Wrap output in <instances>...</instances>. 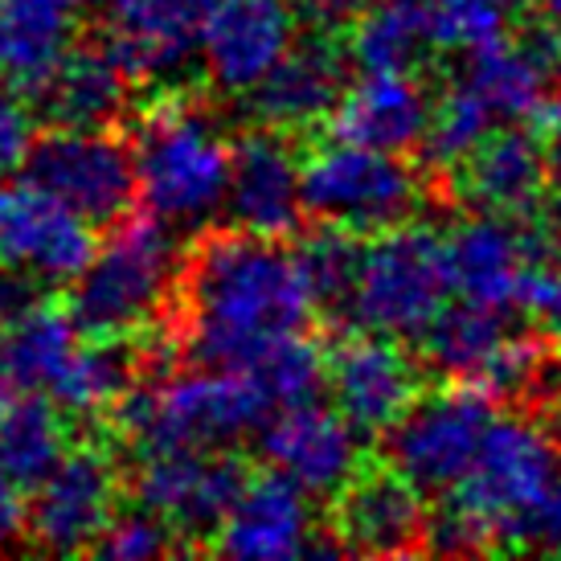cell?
Here are the masks:
<instances>
[{"label": "cell", "instance_id": "obj_32", "mask_svg": "<svg viewBox=\"0 0 561 561\" xmlns=\"http://www.w3.org/2000/svg\"><path fill=\"white\" fill-rule=\"evenodd\" d=\"M492 127H496V119L483 111V103L463 82L455 79L438 99H431V124H426L422 148L438 169H455Z\"/></svg>", "mask_w": 561, "mask_h": 561}, {"label": "cell", "instance_id": "obj_40", "mask_svg": "<svg viewBox=\"0 0 561 561\" xmlns=\"http://www.w3.org/2000/svg\"><path fill=\"white\" fill-rule=\"evenodd\" d=\"M25 533V500H21V483H13L0 471V553L13 546Z\"/></svg>", "mask_w": 561, "mask_h": 561}, {"label": "cell", "instance_id": "obj_14", "mask_svg": "<svg viewBox=\"0 0 561 561\" xmlns=\"http://www.w3.org/2000/svg\"><path fill=\"white\" fill-rule=\"evenodd\" d=\"M324 386L348 426L386 435L422 393V369L393 336L353 332L324 357Z\"/></svg>", "mask_w": 561, "mask_h": 561}, {"label": "cell", "instance_id": "obj_31", "mask_svg": "<svg viewBox=\"0 0 561 561\" xmlns=\"http://www.w3.org/2000/svg\"><path fill=\"white\" fill-rule=\"evenodd\" d=\"M136 365L140 357L127 353L124 341H103V336H82L79 353L66 369L62 386L49 402L70 414H103L115 410V402L136 386Z\"/></svg>", "mask_w": 561, "mask_h": 561}, {"label": "cell", "instance_id": "obj_6", "mask_svg": "<svg viewBox=\"0 0 561 561\" xmlns=\"http://www.w3.org/2000/svg\"><path fill=\"white\" fill-rule=\"evenodd\" d=\"M299 193L304 214L348 234H377L402 226L422 205V181L402 152L369 148L344 136L316 144L299 160Z\"/></svg>", "mask_w": 561, "mask_h": 561}, {"label": "cell", "instance_id": "obj_4", "mask_svg": "<svg viewBox=\"0 0 561 561\" xmlns=\"http://www.w3.org/2000/svg\"><path fill=\"white\" fill-rule=\"evenodd\" d=\"M136 197L172 230H202L226 202L230 140L185 99H164L140 119L131 144Z\"/></svg>", "mask_w": 561, "mask_h": 561}, {"label": "cell", "instance_id": "obj_36", "mask_svg": "<svg viewBox=\"0 0 561 561\" xmlns=\"http://www.w3.org/2000/svg\"><path fill=\"white\" fill-rule=\"evenodd\" d=\"M496 541L513 549L561 553V471L513 516V520L500 525Z\"/></svg>", "mask_w": 561, "mask_h": 561}, {"label": "cell", "instance_id": "obj_27", "mask_svg": "<svg viewBox=\"0 0 561 561\" xmlns=\"http://www.w3.org/2000/svg\"><path fill=\"white\" fill-rule=\"evenodd\" d=\"M459 82L480 99L496 124H533V115L546 107L558 79L541 66L525 37L500 33L492 42L468 49V70L459 75Z\"/></svg>", "mask_w": 561, "mask_h": 561}, {"label": "cell", "instance_id": "obj_3", "mask_svg": "<svg viewBox=\"0 0 561 561\" xmlns=\"http://www.w3.org/2000/svg\"><path fill=\"white\" fill-rule=\"evenodd\" d=\"M103 242H94L91 259L70 279V308L82 336L127 341L144 336L169 312L172 291L181 287V242L169 221L119 218L111 221Z\"/></svg>", "mask_w": 561, "mask_h": 561}, {"label": "cell", "instance_id": "obj_17", "mask_svg": "<svg viewBox=\"0 0 561 561\" xmlns=\"http://www.w3.org/2000/svg\"><path fill=\"white\" fill-rule=\"evenodd\" d=\"M238 230L263 238H287L304 218L299 193V152L279 127H254L238 144H230V176L226 202Z\"/></svg>", "mask_w": 561, "mask_h": 561}, {"label": "cell", "instance_id": "obj_16", "mask_svg": "<svg viewBox=\"0 0 561 561\" xmlns=\"http://www.w3.org/2000/svg\"><path fill=\"white\" fill-rule=\"evenodd\" d=\"M242 483H247V468L226 451L144 455L136 471V500L172 533L202 537L218 529Z\"/></svg>", "mask_w": 561, "mask_h": 561}, {"label": "cell", "instance_id": "obj_20", "mask_svg": "<svg viewBox=\"0 0 561 561\" xmlns=\"http://www.w3.org/2000/svg\"><path fill=\"white\" fill-rule=\"evenodd\" d=\"M214 549L238 561H287L316 549L312 504L296 483L266 471L242 483L214 529Z\"/></svg>", "mask_w": 561, "mask_h": 561}, {"label": "cell", "instance_id": "obj_22", "mask_svg": "<svg viewBox=\"0 0 561 561\" xmlns=\"http://www.w3.org/2000/svg\"><path fill=\"white\" fill-rule=\"evenodd\" d=\"M426 124H431V94L422 87L419 70H365L353 87L344 82L332 107L336 136L386 152L422 148Z\"/></svg>", "mask_w": 561, "mask_h": 561}, {"label": "cell", "instance_id": "obj_15", "mask_svg": "<svg viewBox=\"0 0 561 561\" xmlns=\"http://www.w3.org/2000/svg\"><path fill=\"white\" fill-rule=\"evenodd\" d=\"M263 459L304 496H336L360 468V431L316 402L283 405L263 422Z\"/></svg>", "mask_w": 561, "mask_h": 561}, {"label": "cell", "instance_id": "obj_10", "mask_svg": "<svg viewBox=\"0 0 561 561\" xmlns=\"http://www.w3.org/2000/svg\"><path fill=\"white\" fill-rule=\"evenodd\" d=\"M496 419L492 398L471 386L414 398L390 431V468L422 492H451L480 451L483 431Z\"/></svg>", "mask_w": 561, "mask_h": 561}, {"label": "cell", "instance_id": "obj_37", "mask_svg": "<svg viewBox=\"0 0 561 561\" xmlns=\"http://www.w3.org/2000/svg\"><path fill=\"white\" fill-rule=\"evenodd\" d=\"M172 546H176L172 529L160 516L148 513V508H136V513H124V516L115 513L111 525L103 529V537L94 541V549L103 558H115V561H148L169 553Z\"/></svg>", "mask_w": 561, "mask_h": 561}, {"label": "cell", "instance_id": "obj_35", "mask_svg": "<svg viewBox=\"0 0 561 561\" xmlns=\"http://www.w3.org/2000/svg\"><path fill=\"white\" fill-rule=\"evenodd\" d=\"M357 254L360 238L348 234V230H336V226H324L320 234H312L296 250L316 304H344V291H348L353 271H357Z\"/></svg>", "mask_w": 561, "mask_h": 561}, {"label": "cell", "instance_id": "obj_25", "mask_svg": "<svg viewBox=\"0 0 561 561\" xmlns=\"http://www.w3.org/2000/svg\"><path fill=\"white\" fill-rule=\"evenodd\" d=\"M82 332L75 316L54 304H21L0 320V381L13 393H46L62 386Z\"/></svg>", "mask_w": 561, "mask_h": 561}, {"label": "cell", "instance_id": "obj_28", "mask_svg": "<svg viewBox=\"0 0 561 561\" xmlns=\"http://www.w3.org/2000/svg\"><path fill=\"white\" fill-rule=\"evenodd\" d=\"M75 46V13L54 0H0V79L37 94Z\"/></svg>", "mask_w": 561, "mask_h": 561}, {"label": "cell", "instance_id": "obj_23", "mask_svg": "<svg viewBox=\"0 0 561 561\" xmlns=\"http://www.w3.org/2000/svg\"><path fill=\"white\" fill-rule=\"evenodd\" d=\"M205 0H107V42L131 79H172L197 54Z\"/></svg>", "mask_w": 561, "mask_h": 561}, {"label": "cell", "instance_id": "obj_30", "mask_svg": "<svg viewBox=\"0 0 561 561\" xmlns=\"http://www.w3.org/2000/svg\"><path fill=\"white\" fill-rule=\"evenodd\" d=\"M66 455L62 410L46 393H9L0 410V471L13 483H37Z\"/></svg>", "mask_w": 561, "mask_h": 561}, {"label": "cell", "instance_id": "obj_26", "mask_svg": "<svg viewBox=\"0 0 561 561\" xmlns=\"http://www.w3.org/2000/svg\"><path fill=\"white\" fill-rule=\"evenodd\" d=\"M131 75L107 42H94L66 54L58 70L37 91V103L54 127H107L127 111Z\"/></svg>", "mask_w": 561, "mask_h": 561}, {"label": "cell", "instance_id": "obj_13", "mask_svg": "<svg viewBox=\"0 0 561 561\" xmlns=\"http://www.w3.org/2000/svg\"><path fill=\"white\" fill-rule=\"evenodd\" d=\"M299 37L291 0H214L197 25V54L221 94L247 99Z\"/></svg>", "mask_w": 561, "mask_h": 561}, {"label": "cell", "instance_id": "obj_21", "mask_svg": "<svg viewBox=\"0 0 561 561\" xmlns=\"http://www.w3.org/2000/svg\"><path fill=\"white\" fill-rule=\"evenodd\" d=\"M344 75H348V54L336 33L320 30L312 37H296L275 70L247 94L250 111L266 127H279L287 136L324 124L344 91Z\"/></svg>", "mask_w": 561, "mask_h": 561}, {"label": "cell", "instance_id": "obj_2", "mask_svg": "<svg viewBox=\"0 0 561 561\" xmlns=\"http://www.w3.org/2000/svg\"><path fill=\"white\" fill-rule=\"evenodd\" d=\"M275 405L250 369H197L160 374L152 386H131L115 402V422L131 451H226L254 426H263Z\"/></svg>", "mask_w": 561, "mask_h": 561}, {"label": "cell", "instance_id": "obj_29", "mask_svg": "<svg viewBox=\"0 0 561 561\" xmlns=\"http://www.w3.org/2000/svg\"><path fill=\"white\" fill-rule=\"evenodd\" d=\"M431 49H438L431 0H365L344 37V54L360 70H419Z\"/></svg>", "mask_w": 561, "mask_h": 561}, {"label": "cell", "instance_id": "obj_43", "mask_svg": "<svg viewBox=\"0 0 561 561\" xmlns=\"http://www.w3.org/2000/svg\"><path fill=\"white\" fill-rule=\"evenodd\" d=\"M54 4H62V9H70V13H79V9H87V4H94V0H54Z\"/></svg>", "mask_w": 561, "mask_h": 561}, {"label": "cell", "instance_id": "obj_24", "mask_svg": "<svg viewBox=\"0 0 561 561\" xmlns=\"http://www.w3.org/2000/svg\"><path fill=\"white\" fill-rule=\"evenodd\" d=\"M455 172H459V193L480 214H500V218H529L549 188L541 140L513 124L488 131L455 164Z\"/></svg>", "mask_w": 561, "mask_h": 561}, {"label": "cell", "instance_id": "obj_7", "mask_svg": "<svg viewBox=\"0 0 561 561\" xmlns=\"http://www.w3.org/2000/svg\"><path fill=\"white\" fill-rule=\"evenodd\" d=\"M561 471V443L553 431L525 414H500L483 431V443L463 480L447 492V504L463 513L496 546L504 520H513Z\"/></svg>", "mask_w": 561, "mask_h": 561}, {"label": "cell", "instance_id": "obj_33", "mask_svg": "<svg viewBox=\"0 0 561 561\" xmlns=\"http://www.w3.org/2000/svg\"><path fill=\"white\" fill-rule=\"evenodd\" d=\"M250 374L263 381L266 398L275 410L299 402H316V393L324 386V357L316 353V344L304 336H287L275 348H266L263 357L247 365Z\"/></svg>", "mask_w": 561, "mask_h": 561}, {"label": "cell", "instance_id": "obj_41", "mask_svg": "<svg viewBox=\"0 0 561 561\" xmlns=\"http://www.w3.org/2000/svg\"><path fill=\"white\" fill-rule=\"evenodd\" d=\"M21 304H30V283L13 275V271H0V320L16 312Z\"/></svg>", "mask_w": 561, "mask_h": 561}, {"label": "cell", "instance_id": "obj_44", "mask_svg": "<svg viewBox=\"0 0 561 561\" xmlns=\"http://www.w3.org/2000/svg\"><path fill=\"white\" fill-rule=\"evenodd\" d=\"M9 393H13V390H9L4 381H0V410H4V402H9Z\"/></svg>", "mask_w": 561, "mask_h": 561}, {"label": "cell", "instance_id": "obj_18", "mask_svg": "<svg viewBox=\"0 0 561 561\" xmlns=\"http://www.w3.org/2000/svg\"><path fill=\"white\" fill-rule=\"evenodd\" d=\"M447 242V266H451V291L496 312H516L520 291L533 263L549 259L546 238L525 234L516 218L480 214L459 221Z\"/></svg>", "mask_w": 561, "mask_h": 561}, {"label": "cell", "instance_id": "obj_39", "mask_svg": "<svg viewBox=\"0 0 561 561\" xmlns=\"http://www.w3.org/2000/svg\"><path fill=\"white\" fill-rule=\"evenodd\" d=\"M533 124H537V140H541V157H546V172L549 181L561 188V94H549L546 107L533 115Z\"/></svg>", "mask_w": 561, "mask_h": 561}, {"label": "cell", "instance_id": "obj_34", "mask_svg": "<svg viewBox=\"0 0 561 561\" xmlns=\"http://www.w3.org/2000/svg\"><path fill=\"white\" fill-rule=\"evenodd\" d=\"M520 4L525 0H431L435 46L468 54L500 33H508Z\"/></svg>", "mask_w": 561, "mask_h": 561}, {"label": "cell", "instance_id": "obj_42", "mask_svg": "<svg viewBox=\"0 0 561 561\" xmlns=\"http://www.w3.org/2000/svg\"><path fill=\"white\" fill-rule=\"evenodd\" d=\"M533 4L541 9V16H546V21H558V25H561V0H533Z\"/></svg>", "mask_w": 561, "mask_h": 561}, {"label": "cell", "instance_id": "obj_5", "mask_svg": "<svg viewBox=\"0 0 561 561\" xmlns=\"http://www.w3.org/2000/svg\"><path fill=\"white\" fill-rule=\"evenodd\" d=\"M451 304L447 242L426 226H390L360 242L357 271L344 291V312L360 332L410 341Z\"/></svg>", "mask_w": 561, "mask_h": 561}, {"label": "cell", "instance_id": "obj_11", "mask_svg": "<svg viewBox=\"0 0 561 561\" xmlns=\"http://www.w3.org/2000/svg\"><path fill=\"white\" fill-rule=\"evenodd\" d=\"M91 250V221L66 209L54 193L30 176L0 185V271L58 287L79 275Z\"/></svg>", "mask_w": 561, "mask_h": 561}, {"label": "cell", "instance_id": "obj_1", "mask_svg": "<svg viewBox=\"0 0 561 561\" xmlns=\"http://www.w3.org/2000/svg\"><path fill=\"white\" fill-rule=\"evenodd\" d=\"M185 348L197 365L247 369L312 324L316 296L296 250L283 238L214 234L181 271Z\"/></svg>", "mask_w": 561, "mask_h": 561}, {"label": "cell", "instance_id": "obj_12", "mask_svg": "<svg viewBox=\"0 0 561 561\" xmlns=\"http://www.w3.org/2000/svg\"><path fill=\"white\" fill-rule=\"evenodd\" d=\"M33 504L25 508V533L49 553L94 549L119 513V471L103 447H79L33 483Z\"/></svg>", "mask_w": 561, "mask_h": 561}, {"label": "cell", "instance_id": "obj_8", "mask_svg": "<svg viewBox=\"0 0 561 561\" xmlns=\"http://www.w3.org/2000/svg\"><path fill=\"white\" fill-rule=\"evenodd\" d=\"M426 360L443 377H455L459 386L488 393V398H513L537 386V377L546 374L541 344L516 332L513 312L480 308V304H459L426 324Z\"/></svg>", "mask_w": 561, "mask_h": 561}, {"label": "cell", "instance_id": "obj_19", "mask_svg": "<svg viewBox=\"0 0 561 561\" xmlns=\"http://www.w3.org/2000/svg\"><path fill=\"white\" fill-rule=\"evenodd\" d=\"M426 496L398 468H357V476L336 492L332 533L336 549L398 558L426 541Z\"/></svg>", "mask_w": 561, "mask_h": 561}, {"label": "cell", "instance_id": "obj_9", "mask_svg": "<svg viewBox=\"0 0 561 561\" xmlns=\"http://www.w3.org/2000/svg\"><path fill=\"white\" fill-rule=\"evenodd\" d=\"M21 169L91 226L119 221L136 202L131 148L107 127H54L33 136Z\"/></svg>", "mask_w": 561, "mask_h": 561}, {"label": "cell", "instance_id": "obj_38", "mask_svg": "<svg viewBox=\"0 0 561 561\" xmlns=\"http://www.w3.org/2000/svg\"><path fill=\"white\" fill-rule=\"evenodd\" d=\"M33 136H37V115H33L25 91L0 79V172L21 169Z\"/></svg>", "mask_w": 561, "mask_h": 561}]
</instances>
